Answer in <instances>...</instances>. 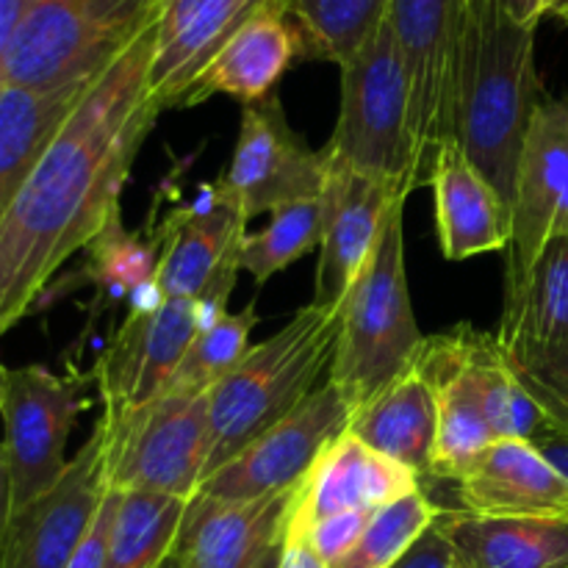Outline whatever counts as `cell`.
Masks as SVG:
<instances>
[{"label":"cell","instance_id":"cell-1","mask_svg":"<svg viewBox=\"0 0 568 568\" xmlns=\"http://www.w3.org/2000/svg\"><path fill=\"white\" fill-rule=\"evenodd\" d=\"M153 42L155 22L94 78L0 220V336L122 216V189L161 114L150 89Z\"/></svg>","mask_w":568,"mask_h":568},{"label":"cell","instance_id":"cell-2","mask_svg":"<svg viewBox=\"0 0 568 568\" xmlns=\"http://www.w3.org/2000/svg\"><path fill=\"white\" fill-rule=\"evenodd\" d=\"M536 28L516 22L505 0H455V142L508 209L527 128L544 100Z\"/></svg>","mask_w":568,"mask_h":568},{"label":"cell","instance_id":"cell-3","mask_svg":"<svg viewBox=\"0 0 568 568\" xmlns=\"http://www.w3.org/2000/svg\"><path fill=\"white\" fill-rule=\"evenodd\" d=\"M338 327L342 308L308 303L275 336L250 347L211 388V455L205 477L294 414L316 392L320 377L331 372Z\"/></svg>","mask_w":568,"mask_h":568},{"label":"cell","instance_id":"cell-4","mask_svg":"<svg viewBox=\"0 0 568 568\" xmlns=\"http://www.w3.org/2000/svg\"><path fill=\"white\" fill-rule=\"evenodd\" d=\"M403 209L405 203L392 209L375 253L342 303V327L327 381L353 405V414L416 364L427 338L410 305Z\"/></svg>","mask_w":568,"mask_h":568},{"label":"cell","instance_id":"cell-5","mask_svg":"<svg viewBox=\"0 0 568 568\" xmlns=\"http://www.w3.org/2000/svg\"><path fill=\"white\" fill-rule=\"evenodd\" d=\"M159 11L161 0H37L17 28L0 78L31 89L94 81Z\"/></svg>","mask_w":568,"mask_h":568},{"label":"cell","instance_id":"cell-6","mask_svg":"<svg viewBox=\"0 0 568 568\" xmlns=\"http://www.w3.org/2000/svg\"><path fill=\"white\" fill-rule=\"evenodd\" d=\"M322 155L327 164L381 178L405 194L425 183L410 136L408 78L392 17L342 67V109Z\"/></svg>","mask_w":568,"mask_h":568},{"label":"cell","instance_id":"cell-7","mask_svg":"<svg viewBox=\"0 0 568 568\" xmlns=\"http://www.w3.org/2000/svg\"><path fill=\"white\" fill-rule=\"evenodd\" d=\"M103 430L105 483L114 491L192 499L211 455L209 394L164 392Z\"/></svg>","mask_w":568,"mask_h":568},{"label":"cell","instance_id":"cell-8","mask_svg":"<svg viewBox=\"0 0 568 568\" xmlns=\"http://www.w3.org/2000/svg\"><path fill=\"white\" fill-rule=\"evenodd\" d=\"M87 408L81 381H70L42 364L6 369L3 422L6 469L11 483V514L48 494L67 471V442Z\"/></svg>","mask_w":568,"mask_h":568},{"label":"cell","instance_id":"cell-9","mask_svg":"<svg viewBox=\"0 0 568 568\" xmlns=\"http://www.w3.org/2000/svg\"><path fill=\"white\" fill-rule=\"evenodd\" d=\"M325 178V155L294 131L275 92L242 109L233 159L216 186L250 222L281 205L320 200Z\"/></svg>","mask_w":568,"mask_h":568},{"label":"cell","instance_id":"cell-10","mask_svg":"<svg viewBox=\"0 0 568 568\" xmlns=\"http://www.w3.org/2000/svg\"><path fill=\"white\" fill-rule=\"evenodd\" d=\"M216 320L200 300L164 297L155 308H133L94 366L103 419L116 422L170 388L189 344Z\"/></svg>","mask_w":568,"mask_h":568},{"label":"cell","instance_id":"cell-11","mask_svg":"<svg viewBox=\"0 0 568 568\" xmlns=\"http://www.w3.org/2000/svg\"><path fill=\"white\" fill-rule=\"evenodd\" d=\"M349 419L353 405L327 381L294 414L205 477L197 494L222 503H250L294 491L327 444L347 430Z\"/></svg>","mask_w":568,"mask_h":568},{"label":"cell","instance_id":"cell-12","mask_svg":"<svg viewBox=\"0 0 568 568\" xmlns=\"http://www.w3.org/2000/svg\"><path fill=\"white\" fill-rule=\"evenodd\" d=\"M247 216L220 192L216 183L203 186V197L175 211L166 222L161 247V297L200 300L214 316L225 314L227 297L242 272V244Z\"/></svg>","mask_w":568,"mask_h":568},{"label":"cell","instance_id":"cell-13","mask_svg":"<svg viewBox=\"0 0 568 568\" xmlns=\"http://www.w3.org/2000/svg\"><path fill=\"white\" fill-rule=\"evenodd\" d=\"M388 17L408 78L416 161L427 181L442 144L455 139V0H392Z\"/></svg>","mask_w":568,"mask_h":568},{"label":"cell","instance_id":"cell-14","mask_svg":"<svg viewBox=\"0 0 568 568\" xmlns=\"http://www.w3.org/2000/svg\"><path fill=\"white\" fill-rule=\"evenodd\" d=\"M568 186V100L544 98L527 128L510 205L505 303L519 297L538 255L555 233Z\"/></svg>","mask_w":568,"mask_h":568},{"label":"cell","instance_id":"cell-15","mask_svg":"<svg viewBox=\"0 0 568 568\" xmlns=\"http://www.w3.org/2000/svg\"><path fill=\"white\" fill-rule=\"evenodd\" d=\"M105 483L103 430L94 425L92 436L70 460L61 480L14 510L0 547V568H67L83 532L92 525Z\"/></svg>","mask_w":568,"mask_h":568},{"label":"cell","instance_id":"cell-16","mask_svg":"<svg viewBox=\"0 0 568 568\" xmlns=\"http://www.w3.org/2000/svg\"><path fill=\"white\" fill-rule=\"evenodd\" d=\"M422 491V477L344 430L314 460L288 497L283 541H300L316 521L347 510H381Z\"/></svg>","mask_w":568,"mask_h":568},{"label":"cell","instance_id":"cell-17","mask_svg":"<svg viewBox=\"0 0 568 568\" xmlns=\"http://www.w3.org/2000/svg\"><path fill=\"white\" fill-rule=\"evenodd\" d=\"M408 194L394 183L347 166L327 164L322 189V244L316 264V288L311 303L342 308L344 297L364 272L366 261L386 227L388 214Z\"/></svg>","mask_w":568,"mask_h":568},{"label":"cell","instance_id":"cell-18","mask_svg":"<svg viewBox=\"0 0 568 568\" xmlns=\"http://www.w3.org/2000/svg\"><path fill=\"white\" fill-rule=\"evenodd\" d=\"M477 344L480 331L458 325L449 333L427 336L416 358V369L425 375L436 397L438 433L430 471L436 480H458L471 460L494 444L483 403Z\"/></svg>","mask_w":568,"mask_h":568},{"label":"cell","instance_id":"cell-19","mask_svg":"<svg viewBox=\"0 0 568 568\" xmlns=\"http://www.w3.org/2000/svg\"><path fill=\"white\" fill-rule=\"evenodd\" d=\"M266 9L288 11V0H161L150 61V89L161 111L183 109L211 61Z\"/></svg>","mask_w":568,"mask_h":568},{"label":"cell","instance_id":"cell-20","mask_svg":"<svg viewBox=\"0 0 568 568\" xmlns=\"http://www.w3.org/2000/svg\"><path fill=\"white\" fill-rule=\"evenodd\" d=\"M464 514L568 516V483L525 438H505L483 449L453 480Z\"/></svg>","mask_w":568,"mask_h":568},{"label":"cell","instance_id":"cell-21","mask_svg":"<svg viewBox=\"0 0 568 568\" xmlns=\"http://www.w3.org/2000/svg\"><path fill=\"white\" fill-rule=\"evenodd\" d=\"M288 494L222 503L194 494L183 514L172 555L183 568H250L283 541Z\"/></svg>","mask_w":568,"mask_h":568},{"label":"cell","instance_id":"cell-22","mask_svg":"<svg viewBox=\"0 0 568 568\" xmlns=\"http://www.w3.org/2000/svg\"><path fill=\"white\" fill-rule=\"evenodd\" d=\"M427 183L436 203L438 244L447 261L499 253L510 244V209L497 189L466 159L455 139L436 153Z\"/></svg>","mask_w":568,"mask_h":568},{"label":"cell","instance_id":"cell-23","mask_svg":"<svg viewBox=\"0 0 568 568\" xmlns=\"http://www.w3.org/2000/svg\"><path fill=\"white\" fill-rule=\"evenodd\" d=\"M294 59H303V37L288 11H261L211 61L183 109L205 103L214 94L236 98L242 105L266 100L277 92V83Z\"/></svg>","mask_w":568,"mask_h":568},{"label":"cell","instance_id":"cell-24","mask_svg":"<svg viewBox=\"0 0 568 568\" xmlns=\"http://www.w3.org/2000/svg\"><path fill=\"white\" fill-rule=\"evenodd\" d=\"M436 525L471 568H568V516H475L444 508Z\"/></svg>","mask_w":568,"mask_h":568},{"label":"cell","instance_id":"cell-25","mask_svg":"<svg viewBox=\"0 0 568 568\" xmlns=\"http://www.w3.org/2000/svg\"><path fill=\"white\" fill-rule=\"evenodd\" d=\"M92 83L31 89L0 78V220Z\"/></svg>","mask_w":568,"mask_h":568},{"label":"cell","instance_id":"cell-26","mask_svg":"<svg viewBox=\"0 0 568 568\" xmlns=\"http://www.w3.org/2000/svg\"><path fill=\"white\" fill-rule=\"evenodd\" d=\"M347 433L361 438L375 453L388 455L397 464L414 469L422 480L430 477L438 414L430 383L416 369V364L364 408L355 410Z\"/></svg>","mask_w":568,"mask_h":568},{"label":"cell","instance_id":"cell-27","mask_svg":"<svg viewBox=\"0 0 568 568\" xmlns=\"http://www.w3.org/2000/svg\"><path fill=\"white\" fill-rule=\"evenodd\" d=\"M505 349H541L568 338V236H552L497 331Z\"/></svg>","mask_w":568,"mask_h":568},{"label":"cell","instance_id":"cell-28","mask_svg":"<svg viewBox=\"0 0 568 568\" xmlns=\"http://www.w3.org/2000/svg\"><path fill=\"white\" fill-rule=\"evenodd\" d=\"M392 0H288L303 37V59L347 67L386 22Z\"/></svg>","mask_w":568,"mask_h":568},{"label":"cell","instance_id":"cell-29","mask_svg":"<svg viewBox=\"0 0 568 568\" xmlns=\"http://www.w3.org/2000/svg\"><path fill=\"white\" fill-rule=\"evenodd\" d=\"M186 505L166 494H122L105 568H159L172 555Z\"/></svg>","mask_w":568,"mask_h":568},{"label":"cell","instance_id":"cell-30","mask_svg":"<svg viewBox=\"0 0 568 568\" xmlns=\"http://www.w3.org/2000/svg\"><path fill=\"white\" fill-rule=\"evenodd\" d=\"M161 247H164V239L125 231L122 216H116L87 247V275L98 286L100 297L133 303L139 292L155 283Z\"/></svg>","mask_w":568,"mask_h":568},{"label":"cell","instance_id":"cell-31","mask_svg":"<svg viewBox=\"0 0 568 568\" xmlns=\"http://www.w3.org/2000/svg\"><path fill=\"white\" fill-rule=\"evenodd\" d=\"M322 244V197L281 205L270 214V225L242 244V270L264 286L277 272Z\"/></svg>","mask_w":568,"mask_h":568},{"label":"cell","instance_id":"cell-32","mask_svg":"<svg viewBox=\"0 0 568 568\" xmlns=\"http://www.w3.org/2000/svg\"><path fill=\"white\" fill-rule=\"evenodd\" d=\"M258 311L250 303L242 314H220L194 336L166 392L209 394L250 349V333L258 325Z\"/></svg>","mask_w":568,"mask_h":568},{"label":"cell","instance_id":"cell-33","mask_svg":"<svg viewBox=\"0 0 568 568\" xmlns=\"http://www.w3.org/2000/svg\"><path fill=\"white\" fill-rule=\"evenodd\" d=\"M442 505L433 503L425 488L386 505L369 519L355 547L331 568H392L419 541L427 527L436 525Z\"/></svg>","mask_w":568,"mask_h":568},{"label":"cell","instance_id":"cell-34","mask_svg":"<svg viewBox=\"0 0 568 568\" xmlns=\"http://www.w3.org/2000/svg\"><path fill=\"white\" fill-rule=\"evenodd\" d=\"M505 355L547 419L568 433V338L541 349H505Z\"/></svg>","mask_w":568,"mask_h":568},{"label":"cell","instance_id":"cell-35","mask_svg":"<svg viewBox=\"0 0 568 568\" xmlns=\"http://www.w3.org/2000/svg\"><path fill=\"white\" fill-rule=\"evenodd\" d=\"M375 514L377 510H347V514L327 516V519L316 521L300 541L308 544L322 560L333 566L355 547V541H358L361 532L366 530Z\"/></svg>","mask_w":568,"mask_h":568},{"label":"cell","instance_id":"cell-36","mask_svg":"<svg viewBox=\"0 0 568 568\" xmlns=\"http://www.w3.org/2000/svg\"><path fill=\"white\" fill-rule=\"evenodd\" d=\"M120 491L109 488L100 503L98 514H94L92 525L83 532L81 544H78L75 555H72L70 566L67 568H105L109 560V544H111V530H114L116 508H120Z\"/></svg>","mask_w":568,"mask_h":568},{"label":"cell","instance_id":"cell-37","mask_svg":"<svg viewBox=\"0 0 568 568\" xmlns=\"http://www.w3.org/2000/svg\"><path fill=\"white\" fill-rule=\"evenodd\" d=\"M392 568H471L464 560V555L453 547L442 527H427L419 536V541L403 555Z\"/></svg>","mask_w":568,"mask_h":568},{"label":"cell","instance_id":"cell-38","mask_svg":"<svg viewBox=\"0 0 568 568\" xmlns=\"http://www.w3.org/2000/svg\"><path fill=\"white\" fill-rule=\"evenodd\" d=\"M530 444L541 453V458L547 460V464L568 483V433L549 422L544 430H538L536 436L530 438Z\"/></svg>","mask_w":568,"mask_h":568},{"label":"cell","instance_id":"cell-39","mask_svg":"<svg viewBox=\"0 0 568 568\" xmlns=\"http://www.w3.org/2000/svg\"><path fill=\"white\" fill-rule=\"evenodd\" d=\"M28 9H31V0H0V75H3L6 55Z\"/></svg>","mask_w":568,"mask_h":568},{"label":"cell","instance_id":"cell-40","mask_svg":"<svg viewBox=\"0 0 568 568\" xmlns=\"http://www.w3.org/2000/svg\"><path fill=\"white\" fill-rule=\"evenodd\" d=\"M277 568H331L305 541H283L281 566Z\"/></svg>","mask_w":568,"mask_h":568},{"label":"cell","instance_id":"cell-41","mask_svg":"<svg viewBox=\"0 0 568 568\" xmlns=\"http://www.w3.org/2000/svg\"><path fill=\"white\" fill-rule=\"evenodd\" d=\"M11 519V483H9V469H6L3 449H0V547H3L6 527Z\"/></svg>","mask_w":568,"mask_h":568},{"label":"cell","instance_id":"cell-42","mask_svg":"<svg viewBox=\"0 0 568 568\" xmlns=\"http://www.w3.org/2000/svg\"><path fill=\"white\" fill-rule=\"evenodd\" d=\"M510 17L521 26H538L541 22V0H505Z\"/></svg>","mask_w":568,"mask_h":568},{"label":"cell","instance_id":"cell-43","mask_svg":"<svg viewBox=\"0 0 568 568\" xmlns=\"http://www.w3.org/2000/svg\"><path fill=\"white\" fill-rule=\"evenodd\" d=\"M541 14L558 17L560 22H566L568 26V0H541Z\"/></svg>","mask_w":568,"mask_h":568},{"label":"cell","instance_id":"cell-44","mask_svg":"<svg viewBox=\"0 0 568 568\" xmlns=\"http://www.w3.org/2000/svg\"><path fill=\"white\" fill-rule=\"evenodd\" d=\"M281 552H283V541H277L275 547L266 549V552L261 555V558L255 560V564L250 568H277V566H281Z\"/></svg>","mask_w":568,"mask_h":568},{"label":"cell","instance_id":"cell-45","mask_svg":"<svg viewBox=\"0 0 568 568\" xmlns=\"http://www.w3.org/2000/svg\"><path fill=\"white\" fill-rule=\"evenodd\" d=\"M552 236H568V186H566V194H564V203H560L558 220H555Z\"/></svg>","mask_w":568,"mask_h":568},{"label":"cell","instance_id":"cell-46","mask_svg":"<svg viewBox=\"0 0 568 568\" xmlns=\"http://www.w3.org/2000/svg\"><path fill=\"white\" fill-rule=\"evenodd\" d=\"M159 568H183V566H181V560L175 558V555H170V558H166L164 564H161Z\"/></svg>","mask_w":568,"mask_h":568},{"label":"cell","instance_id":"cell-47","mask_svg":"<svg viewBox=\"0 0 568 568\" xmlns=\"http://www.w3.org/2000/svg\"><path fill=\"white\" fill-rule=\"evenodd\" d=\"M3 383H6V366L0 364V403H3Z\"/></svg>","mask_w":568,"mask_h":568}]
</instances>
